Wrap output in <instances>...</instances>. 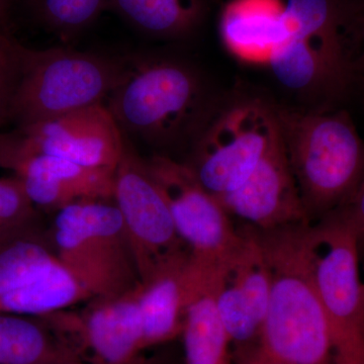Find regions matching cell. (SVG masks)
Listing matches in <instances>:
<instances>
[{
	"label": "cell",
	"mask_w": 364,
	"mask_h": 364,
	"mask_svg": "<svg viewBox=\"0 0 364 364\" xmlns=\"http://www.w3.org/2000/svg\"><path fill=\"white\" fill-rule=\"evenodd\" d=\"M306 225L257 230L272 272L259 343L291 364H333L329 327L306 257Z\"/></svg>",
	"instance_id": "obj_1"
},
{
	"label": "cell",
	"mask_w": 364,
	"mask_h": 364,
	"mask_svg": "<svg viewBox=\"0 0 364 364\" xmlns=\"http://www.w3.org/2000/svg\"><path fill=\"white\" fill-rule=\"evenodd\" d=\"M310 224L343 207L364 176V142L344 111H277Z\"/></svg>",
	"instance_id": "obj_2"
},
{
	"label": "cell",
	"mask_w": 364,
	"mask_h": 364,
	"mask_svg": "<svg viewBox=\"0 0 364 364\" xmlns=\"http://www.w3.org/2000/svg\"><path fill=\"white\" fill-rule=\"evenodd\" d=\"M205 104L202 80L193 68L156 57L127 62L105 107L124 135L168 149L198 128Z\"/></svg>",
	"instance_id": "obj_3"
},
{
	"label": "cell",
	"mask_w": 364,
	"mask_h": 364,
	"mask_svg": "<svg viewBox=\"0 0 364 364\" xmlns=\"http://www.w3.org/2000/svg\"><path fill=\"white\" fill-rule=\"evenodd\" d=\"M18 77L11 121L18 128L105 105L127 62L65 48L35 50L16 42Z\"/></svg>",
	"instance_id": "obj_4"
},
{
	"label": "cell",
	"mask_w": 364,
	"mask_h": 364,
	"mask_svg": "<svg viewBox=\"0 0 364 364\" xmlns=\"http://www.w3.org/2000/svg\"><path fill=\"white\" fill-rule=\"evenodd\" d=\"M50 237L57 258L92 294L111 298L141 284L119 208L112 200H81L55 213Z\"/></svg>",
	"instance_id": "obj_5"
},
{
	"label": "cell",
	"mask_w": 364,
	"mask_h": 364,
	"mask_svg": "<svg viewBox=\"0 0 364 364\" xmlns=\"http://www.w3.org/2000/svg\"><path fill=\"white\" fill-rule=\"evenodd\" d=\"M306 257L322 304L333 364H364L363 282L358 235L336 210L305 228Z\"/></svg>",
	"instance_id": "obj_6"
},
{
	"label": "cell",
	"mask_w": 364,
	"mask_h": 364,
	"mask_svg": "<svg viewBox=\"0 0 364 364\" xmlns=\"http://www.w3.org/2000/svg\"><path fill=\"white\" fill-rule=\"evenodd\" d=\"M280 138L277 111L259 102H242L203 129L186 164L220 198L240 188Z\"/></svg>",
	"instance_id": "obj_7"
},
{
	"label": "cell",
	"mask_w": 364,
	"mask_h": 364,
	"mask_svg": "<svg viewBox=\"0 0 364 364\" xmlns=\"http://www.w3.org/2000/svg\"><path fill=\"white\" fill-rule=\"evenodd\" d=\"M145 161L191 253V267L203 274H214L238 245L239 228L186 163L162 154Z\"/></svg>",
	"instance_id": "obj_8"
},
{
	"label": "cell",
	"mask_w": 364,
	"mask_h": 364,
	"mask_svg": "<svg viewBox=\"0 0 364 364\" xmlns=\"http://www.w3.org/2000/svg\"><path fill=\"white\" fill-rule=\"evenodd\" d=\"M112 200L130 239L141 282L191 256L177 234L168 205L141 157L124 136L123 154L114 169Z\"/></svg>",
	"instance_id": "obj_9"
},
{
	"label": "cell",
	"mask_w": 364,
	"mask_h": 364,
	"mask_svg": "<svg viewBox=\"0 0 364 364\" xmlns=\"http://www.w3.org/2000/svg\"><path fill=\"white\" fill-rule=\"evenodd\" d=\"M124 146V133L105 105L0 133V157L52 155L93 168L116 169Z\"/></svg>",
	"instance_id": "obj_10"
},
{
	"label": "cell",
	"mask_w": 364,
	"mask_h": 364,
	"mask_svg": "<svg viewBox=\"0 0 364 364\" xmlns=\"http://www.w3.org/2000/svg\"><path fill=\"white\" fill-rule=\"evenodd\" d=\"M218 200L232 219L258 231L310 224L282 138L240 188Z\"/></svg>",
	"instance_id": "obj_11"
},
{
	"label": "cell",
	"mask_w": 364,
	"mask_h": 364,
	"mask_svg": "<svg viewBox=\"0 0 364 364\" xmlns=\"http://www.w3.org/2000/svg\"><path fill=\"white\" fill-rule=\"evenodd\" d=\"M77 314L0 313V364L87 363Z\"/></svg>",
	"instance_id": "obj_12"
},
{
	"label": "cell",
	"mask_w": 364,
	"mask_h": 364,
	"mask_svg": "<svg viewBox=\"0 0 364 364\" xmlns=\"http://www.w3.org/2000/svg\"><path fill=\"white\" fill-rule=\"evenodd\" d=\"M140 284L119 296L92 299L78 314L91 363L150 364L142 356L145 347L139 304Z\"/></svg>",
	"instance_id": "obj_13"
},
{
	"label": "cell",
	"mask_w": 364,
	"mask_h": 364,
	"mask_svg": "<svg viewBox=\"0 0 364 364\" xmlns=\"http://www.w3.org/2000/svg\"><path fill=\"white\" fill-rule=\"evenodd\" d=\"M193 282L191 256L141 282L139 304L145 349L181 335Z\"/></svg>",
	"instance_id": "obj_14"
},
{
	"label": "cell",
	"mask_w": 364,
	"mask_h": 364,
	"mask_svg": "<svg viewBox=\"0 0 364 364\" xmlns=\"http://www.w3.org/2000/svg\"><path fill=\"white\" fill-rule=\"evenodd\" d=\"M223 42L242 60L265 63L287 37L282 6L270 0H238L221 18Z\"/></svg>",
	"instance_id": "obj_15"
},
{
	"label": "cell",
	"mask_w": 364,
	"mask_h": 364,
	"mask_svg": "<svg viewBox=\"0 0 364 364\" xmlns=\"http://www.w3.org/2000/svg\"><path fill=\"white\" fill-rule=\"evenodd\" d=\"M181 336L186 364H234L231 340L215 308L213 277L196 280Z\"/></svg>",
	"instance_id": "obj_16"
},
{
	"label": "cell",
	"mask_w": 364,
	"mask_h": 364,
	"mask_svg": "<svg viewBox=\"0 0 364 364\" xmlns=\"http://www.w3.org/2000/svg\"><path fill=\"white\" fill-rule=\"evenodd\" d=\"M92 299L77 277L57 260L35 279L0 296V313L41 317Z\"/></svg>",
	"instance_id": "obj_17"
},
{
	"label": "cell",
	"mask_w": 364,
	"mask_h": 364,
	"mask_svg": "<svg viewBox=\"0 0 364 364\" xmlns=\"http://www.w3.org/2000/svg\"><path fill=\"white\" fill-rule=\"evenodd\" d=\"M0 166L16 177H35L65 184L85 200H112L114 169L93 168L52 155H7Z\"/></svg>",
	"instance_id": "obj_18"
},
{
	"label": "cell",
	"mask_w": 364,
	"mask_h": 364,
	"mask_svg": "<svg viewBox=\"0 0 364 364\" xmlns=\"http://www.w3.org/2000/svg\"><path fill=\"white\" fill-rule=\"evenodd\" d=\"M122 18L155 37L179 39L203 23L205 0H107Z\"/></svg>",
	"instance_id": "obj_19"
},
{
	"label": "cell",
	"mask_w": 364,
	"mask_h": 364,
	"mask_svg": "<svg viewBox=\"0 0 364 364\" xmlns=\"http://www.w3.org/2000/svg\"><path fill=\"white\" fill-rule=\"evenodd\" d=\"M58 260L39 222L0 236V296L30 282Z\"/></svg>",
	"instance_id": "obj_20"
},
{
	"label": "cell",
	"mask_w": 364,
	"mask_h": 364,
	"mask_svg": "<svg viewBox=\"0 0 364 364\" xmlns=\"http://www.w3.org/2000/svg\"><path fill=\"white\" fill-rule=\"evenodd\" d=\"M48 25L62 36L90 26L107 7V0H40Z\"/></svg>",
	"instance_id": "obj_21"
},
{
	"label": "cell",
	"mask_w": 364,
	"mask_h": 364,
	"mask_svg": "<svg viewBox=\"0 0 364 364\" xmlns=\"http://www.w3.org/2000/svg\"><path fill=\"white\" fill-rule=\"evenodd\" d=\"M36 222H39L37 208L20 179L0 178V236Z\"/></svg>",
	"instance_id": "obj_22"
},
{
	"label": "cell",
	"mask_w": 364,
	"mask_h": 364,
	"mask_svg": "<svg viewBox=\"0 0 364 364\" xmlns=\"http://www.w3.org/2000/svg\"><path fill=\"white\" fill-rule=\"evenodd\" d=\"M16 77V41L0 35V128L11 121V105Z\"/></svg>",
	"instance_id": "obj_23"
},
{
	"label": "cell",
	"mask_w": 364,
	"mask_h": 364,
	"mask_svg": "<svg viewBox=\"0 0 364 364\" xmlns=\"http://www.w3.org/2000/svg\"><path fill=\"white\" fill-rule=\"evenodd\" d=\"M339 210L358 235V244L361 243L364 241V176L350 200Z\"/></svg>",
	"instance_id": "obj_24"
},
{
	"label": "cell",
	"mask_w": 364,
	"mask_h": 364,
	"mask_svg": "<svg viewBox=\"0 0 364 364\" xmlns=\"http://www.w3.org/2000/svg\"><path fill=\"white\" fill-rule=\"evenodd\" d=\"M233 358L234 364H291L268 353L259 341L234 348Z\"/></svg>",
	"instance_id": "obj_25"
},
{
	"label": "cell",
	"mask_w": 364,
	"mask_h": 364,
	"mask_svg": "<svg viewBox=\"0 0 364 364\" xmlns=\"http://www.w3.org/2000/svg\"><path fill=\"white\" fill-rule=\"evenodd\" d=\"M354 45L363 46V50L360 56L353 59V75L358 72L364 80V11L358 14L354 28Z\"/></svg>",
	"instance_id": "obj_26"
},
{
	"label": "cell",
	"mask_w": 364,
	"mask_h": 364,
	"mask_svg": "<svg viewBox=\"0 0 364 364\" xmlns=\"http://www.w3.org/2000/svg\"><path fill=\"white\" fill-rule=\"evenodd\" d=\"M9 7V0H0V25L4 23Z\"/></svg>",
	"instance_id": "obj_27"
},
{
	"label": "cell",
	"mask_w": 364,
	"mask_h": 364,
	"mask_svg": "<svg viewBox=\"0 0 364 364\" xmlns=\"http://www.w3.org/2000/svg\"><path fill=\"white\" fill-rule=\"evenodd\" d=\"M361 306H363V321L364 329V284L363 286V296H361Z\"/></svg>",
	"instance_id": "obj_28"
},
{
	"label": "cell",
	"mask_w": 364,
	"mask_h": 364,
	"mask_svg": "<svg viewBox=\"0 0 364 364\" xmlns=\"http://www.w3.org/2000/svg\"><path fill=\"white\" fill-rule=\"evenodd\" d=\"M361 4V9H363V11H364V0H360Z\"/></svg>",
	"instance_id": "obj_29"
},
{
	"label": "cell",
	"mask_w": 364,
	"mask_h": 364,
	"mask_svg": "<svg viewBox=\"0 0 364 364\" xmlns=\"http://www.w3.org/2000/svg\"><path fill=\"white\" fill-rule=\"evenodd\" d=\"M78 364H97V363H91V361H87V363H78Z\"/></svg>",
	"instance_id": "obj_30"
},
{
	"label": "cell",
	"mask_w": 364,
	"mask_h": 364,
	"mask_svg": "<svg viewBox=\"0 0 364 364\" xmlns=\"http://www.w3.org/2000/svg\"><path fill=\"white\" fill-rule=\"evenodd\" d=\"M205 1H207V0H205Z\"/></svg>",
	"instance_id": "obj_31"
}]
</instances>
